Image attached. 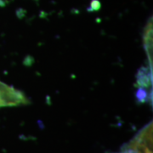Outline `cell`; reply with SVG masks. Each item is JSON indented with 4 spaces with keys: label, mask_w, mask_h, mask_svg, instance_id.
Here are the masks:
<instances>
[{
    "label": "cell",
    "mask_w": 153,
    "mask_h": 153,
    "mask_svg": "<svg viewBox=\"0 0 153 153\" xmlns=\"http://www.w3.org/2000/svg\"><path fill=\"white\" fill-rule=\"evenodd\" d=\"M28 103L24 94L0 81V107L18 106Z\"/></svg>",
    "instance_id": "6da1fadb"
}]
</instances>
